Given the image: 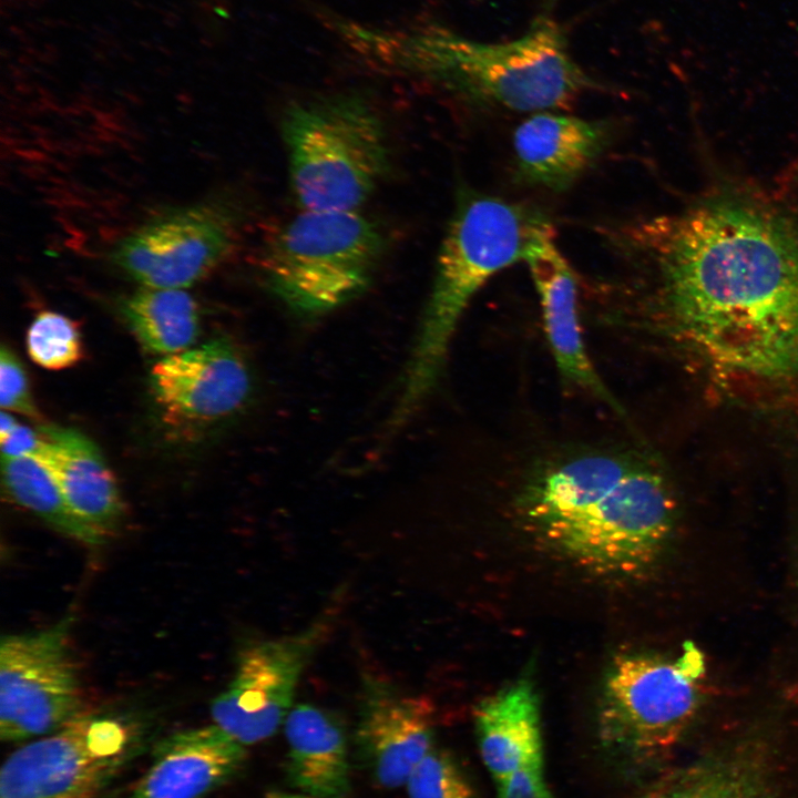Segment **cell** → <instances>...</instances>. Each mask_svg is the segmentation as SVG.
I'll return each instance as SVG.
<instances>
[{"label":"cell","mask_w":798,"mask_h":798,"mask_svg":"<svg viewBox=\"0 0 798 798\" xmlns=\"http://www.w3.org/2000/svg\"><path fill=\"white\" fill-rule=\"evenodd\" d=\"M605 234L622 313L729 372L798 378V163Z\"/></svg>","instance_id":"6da1fadb"},{"label":"cell","mask_w":798,"mask_h":798,"mask_svg":"<svg viewBox=\"0 0 798 798\" xmlns=\"http://www.w3.org/2000/svg\"><path fill=\"white\" fill-rule=\"evenodd\" d=\"M338 28L347 43L369 59L421 75L478 108L566 111L595 88L572 58L564 29L548 17L502 42L478 41L436 23Z\"/></svg>","instance_id":"7a4b0ae2"},{"label":"cell","mask_w":798,"mask_h":798,"mask_svg":"<svg viewBox=\"0 0 798 798\" xmlns=\"http://www.w3.org/2000/svg\"><path fill=\"white\" fill-rule=\"evenodd\" d=\"M555 234L531 205L469 194L448 225L418 337L389 427L399 429L436 387L457 326L473 296L497 273L524 260L541 238Z\"/></svg>","instance_id":"3957f363"},{"label":"cell","mask_w":798,"mask_h":798,"mask_svg":"<svg viewBox=\"0 0 798 798\" xmlns=\"http://www.w3.org/2000/svg\"><path fill=\"white\" fill-rule=\"evenodd\" d=\"M282 133L290 186L304 211H358L389 167L382 121L356 95L294 103Z\"/></svg>","instance_id":"277c9868"},{"label":"cell","mask_w":798,"mask_h":798,"mask_svg":"<svg viewBox=\"0 0 798 798\" xmlns=\"http://www.w3.org/2000/svg\"><path fill=\"white\" fill-rule=\"evenodd\" d=\"M386 248L380 227L358 211H304L265 241L259 267L268 288L293 310H331L370 283Z\"/></svg>","instance_id":"5b68a950"},{"label":"cell","mask_w":798,"mask_h":798,"mask_svg":"<svg viewBox=\"0 0 798 798\" xmlns=\"http://www.w3.org/2000/svg\"><path fill=\"white\" fill-rule=\"evenodd\" d=\"M674 514L675 501L665 477L637 458L606 494L541 532L586 569L632 574L659 555Z\"/></svg>","instance_id":"8992f818"},{"label":"cell","mask_w":798,"mask_h":798,"mask_svg":"<svg viewBox=\"0 0 798 798\" xmlns=\"http://www.w3.org/2000/svg\"><path fill=\"white\" fill-rule=\"evenodd\" d=\"M703 665L693 645L674 661L641 654L617 657L603 686V740L638 759L673 748L697 710Z\"/></svg>","instance_id":"52a82bcc"},{"label":"cell","mask_w":798,"mask_h":798,"mask_svg":"<svg viewBox=\"0 0 798 798\" xmlns=\"http://www.w3.org/2000/svg\"><path fill=\"white\" fill-rule=\"evenodd\" d=\"M74 616L0 642V736L20 741L55 732L82 710V692L70 651Z\"/></svg>","instance_id":"ba28073f"},{"label":"cell","mask_w":798,"mask_h":798,"mask_svg":"<svg viewBox=\"0 0 798 798\" xmlns=\"http://www.w3.org/2000/svg\"><path fill=\"white\" fill-rule=\"evenodd\" d=\"M130 738L121 719L83 712L6 759L0 798H93L123 760Z\"/></svg>","instance_id":"9c48e42d"},{"label":"cell","mask_w":798,"mask_h":798,"mask_svg":"<svg viewBox=\"0 0 798 798\" xmlns=\"http://www.w3.org/2000/svg\"><path fill=\"white\" fill-rule=\"evenodd\" d=\"M238 219L222 204L164 213L122 239L114 264L144 287L185 289L216 268L235 247Z\"/></svg>","instance_id":"30bf717a"},{"label":"cell","mask_w":798,"mask_h":798,"mask_svg":"<svg viewBox=\"0 0 798 798\" xmlns=\"http://www.w3.org/2000/svg\"><path fill=\"white\" fill-rule=\"evenodd\" d=\"M328 620L245 648L211 706L213 724L244 746L273 736L293 708L299 679L326 637Z\"/></svg>","instance_id":"8fae6325"},{"label":"cell","mask_w":798,"mask_h":798,"mask_svg":"<svg viewBox=\"0 0 798 798\" xmlns=\"http://www.w3.org/2000/svg\"><path fill=\"white\" fill-rule=\"evenodd\" d=\"M151 393L174 426L206 427L237 415L253 391L249 367L228 339L165 356L150 374Z\"/></svg>","instance_id":"7c38bea8"},{"label":"cell","mask_w":798,"mask_h":798,"mask_svg":"<svg viewBox=\"0 0 798 798\" xmlns=\"http://www.w3.org/2000/svg\"><path fill=\"white\" fill-rule=\"evenodd\" d=\"M434 708L378 677L362 682L356 744L375 781L386 788L407 780L434 747Z\"/></svg>","instance_id":"4fadbf2b"},{"label":"cell","mask_w":798,"mask_h":798,"mask_svg":"<svg viewBox=\"0 0 798 798\" xmlns=\"http://www.w3.org/2000/svg\"><path fill=\"white\" fill-rule=\"evenodd\" d=\"M554 239L555 234L541 238L524 259L540 298L544 331L554 362L567 383L622 412L586 351L579 317L576 275Z\"/></svg>","instance_id":"5bb4252c"},{"label":"cell","mask_w":798,"mask_h":798,"mask_svg":"<svg viewBox=\"0 0 798 798\" xmlns=\"http://www.w3.org/2000/svg\"><path fill=\"white\" fill-rule=\"evenodd\" d=\"M611 127L555 111L533 113L513 134L519 177L554 192L570 188L604 153Z\"/></svg>","instance_id":"9a60e30c"},{"label":"cell","mask_w":798,"mask_h":798,"mask_svg":"<svg viewBox=\"0 0 798 798\" xmlns=\"http://www.w3.org/2000/svg\"><path fill=\"white\" fill-rule=\"evenodd\" d=\"M35 459L52 477L71 510L105 535L124 514L116 479L96 444L80 431L44 423Z\"/></svg>","instance_id":"2e32d148"},{"label":"cell","mask_w":798,"mask_h":798,"mask_svg":"<svg viewBox=\"0 0 798 798\" xmlns=\"http://www.w3.org/2000/svg\"><path fill=\"white\" fill-rule=\"evenodd\" d=\"M245 758L246 746L214 724L178 732L160 744L133 798H202L231 778Z\"/></svg>","instance_id":"e0dca14e"},{"label":"cell","mask_w":798,"mask_h":798,"mask_svg":"<svg viewBox=\"0 0 798 798\" xmlns=\"http://www.w3.org/2000/svg\"><path fill=\"white\" fill-rule=\"evenodd\" d=\"M636 459L587 452L546 462L534 471L520 494L524 518L541 531L572 516L615 487Z\"/></svg>","instance_id":"ac0fdd59"},{"label":"cell","mask_w":798,"mask_h":798,"mask_svg":"<svg viewBox=\"0 0 798 798\" xmlns=\"http://www.w3.org/2000/svg\"><path fill=\"white\" fill-rule=\"evenodd\" d=\"M480 756L495 780L531 765H542L539 698L520 678L481 700L474 709Z\"/></svg>","instance_id":"d6986e66"},{"label":"cell","mask_w":798,"mask_h":798,"mask_svg":"<svg viewBox=\"0 0 798 798\" xmlns=\"http://www.w3.org/2000/svg\"><path fill=\"white\" fill-rule=\"evenodd\" d=\"M286 774L301 794L347 798L351 790L345 732L326 710L309 704L291 708L285 723Z\"/></svg>","instance_id":"ffe728a7"},{"label":"cell","mask_w":798,"mask_h":798,"mask_svg":"<svg viewBox=\"0 0 798 798\" xmlns=\"http://www.w3.org/2000/svg\"><path fill=\"white\" fill-rule=\"evenodd\" d=\"M120 311L137 341L153 354L184 351L201 331L200 307L184 289L143 287L121 301Z\"/></svg>","instance_id":"44dd1931"},{"label":"cell","mask_w":798,"mask_h":798,"mask_svg":"<svg viewBox=\"0 0 798 798\" xmlns=\"http://www.w3.org/2000/svg\"><path fill=\"white\" fill-rule=\"evenodd\" d=\"M2 484L10 499L60 533L89 546L106 535L82 521L69 507L49 472L33 458H1Z\"/></svg>","instance_id":"7402d4cb"},{"label":"cell","mask_w":798,"mask_h":798,"mask_svg":"<svg viewBox=\"0 0 798 798\" xmlns=\"http://www.w3.org/2000/svg\"><path fill=\"white\" fill-rule=\"evenodd\" d=\"M646 798H770L760 773L739 760L702 765Z\"/></svg>","instance_id":"603a6c76"},{"label":"cell","mask_w":798,"mask_h":798,"mask_svg":"<svg viewBox=\"0 0 798 798\" xmlns=\"http://www.w3.org/2000/svg\"><path fill=\"white\" fill-rule=\"evenodd\" d=\"M25 342L32 361L49 370L70 368L84 356L79 324L51 310L35 316L27 330Z\"/></svg>","instance_id":"cb8c5ba5"},{"label":"cell","mask_w":798,"mask_h":798,"mask_svg":"<svg viewBox=\"0 0 798 798\" xmlns=\"http://www.w3.org/2000/svg\"><path fill=\"white\" fill-rule=\"evenodd\" d=\"M409 798H475L474 791L450 754L433 747L406 784Z\"/></svg>","instance_id":"d4e9b609"},{"label":"cell","mask_w":798,"mask_h":798,"mask_svg":"<svg viewBox=\"0 0 798 798\" xmlns=\"http://www.w3.org/2000/svg\"><path fill=\"white\" fill-rule=\"evenodd\" d=\"M0 405L3 410L39 420L25 369L16 354L2 346L0 350Z\"/></svg>","instance_id":"484cf974"},{"label":"cell","mask_w":798,"mask_h":798,"mask_svg":"<svg viewBox=\"0 0 798 798\" xmlns=\"http://www.w3.org/2000/svg\"><path fill=\"white\" fill-rule=\"evenodd\" d=\"M498 782L499 798H554L542 776V765L518 769Z\"/></svg>","instance_id":"4316f807"},{"label":"cell","mask_w":798,"mask_h":798,"mask_svg":"<svg viewBox=\"0 0 798 798\" xmlns=\"http://www.w3.org/2000/svg\"><path fill=\"white\" fill-rule=\"evenodd\" d=\"M0 443L2 458H35L44 443V438L39 429L18 423Z\"/></svg>","instance_id":"83f0119b"},{"label":"cell","mask_w":798,"mask_h":798,"mask_svg":"<svg viewBox=\"0 0 798 798\" xmlns=\"http://www.w3.org/2000/svg\"><path fill=\"white\" fill-rule=\"evenodd\" d=\"M19 422L9 412H1L0 417V441L6 439L9 433L18 426Z\"/></svg>","instance_id":"f1b7e54d"},{"label":"cell","mask_w":798,"mask_h":798,"mask_svg":"<svg viewBox=\"0 0 798 798\" xmlns=\"http://www.w3.org/2000/svg\"><path fill=\"white\" fill-rule=\"evenodd\" d=\"M264 798H314L301 792L269 791Z\"/></svg>","instance_id":"f546056e"},{"label":"cell","mask_w":798,"mask_h":798,"mask_svg":"<svg viewBox=\"0 0 798 798\" xmlns=\"http://www.w3.org/2000/svg\"><path fill=\"white\" fill-rule=\"evenodd\" d=\"M554 1L555 0H548V4L550 6V3L554 2Z\"/></svg>","instance_id":"4dcf8cb0"}]
</instances>
